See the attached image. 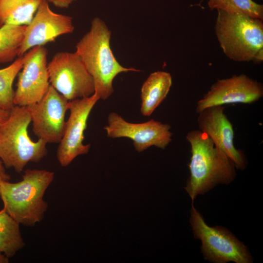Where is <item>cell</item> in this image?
Listing matches in <instances>:
<instances>
[{
  "label": "cell",
  "mask_w": 263,
  "mask_h": 263,
  "mask_svg": "<svg viewBox=\"0 0 263 263\" xmlns=\"http://www.w3.org/2000/svg\"><path fill=\"white\" fill-rule=\"evenodd\" d=\"M193 203L190 211V224L195 238L201 241L204 259L214 263H252L247 247L226 228L208 226Z\"/></svg>",
  "instance_id": "6"
},
{
  "label": "cell",
  "mask_w": 263,
  "mask_h": 263,
  "mask_svg": "<svg viewBox=\"0 0 263 263\" xmlns=\"http://www.w3.org/2000/svg\"><path fill=\"white\" fill-rule=\"evenodd\" d=\"M99 99L94 93L88 97L69 101L70 114L56 154L62 167H67L77 156L88 152L90 144H83L84 132L91 112Z\"/></svg>",
  "instance_id": "9"
},
{
  "label": "cell",
  "mask_w": 263,
  "mask_h": 263,
  "mask_svg": "<svg viewBox=\"0 0 263 263\" xmlns=\"http://www.w3.org/2000/svg\"><path fill=\"white\" fill-rule=\"evenodd\" d=\"M26 25L0 28V63L11 62L18 56Z\"/></svg>",
  "instance_id": "18"
},
{
  "label": "cell",
  "mask_w": 263,
  "mask_h": 263,
  "mask_svg": "<svg viewBox=\"0 0 263 263\" xmlns=\"http://www.w3.org/2000/svg\"><path fill=\"white\" fill-rule=\"evenodd\" d=\"M31 122L27 106L15 105L0 128V159L7 168L18 173L29 162L38 163L47 154V143L38 139L33 141L28 133Z\"/></svg>",
  "instance_id": "5"
},
{
  "label": "cell",
  "mask_w": 263,
  "mask_h": 263,
  "mask_svg": "<svg viewBox=\"0 0 263 263\" xmlns=\"http://www.w3.org/2000/svg\"><path fill=\"white\" fill-rule=\"evenodd\" d=\"M8 262L9 258L0 251V263H8Z\"/></svg>",
  "instance_id": "24"
},
{
  "label": "cell",
  "mask_w": 263,
  "mask_h": 263,
  "mask_svg": "<svg viewBox=\"0 0 263 263\" xmlns=\"http://www.w3.org/2000/svg\"><path fill=\"white\" fill-rule=\"evenodd\" d=\"M0 172L2 173L6 174L5 170L4 167V165L2 161L0 159Z\"/></svg>",
  "instance_id": "25"
},
{
  "label": "cell",
  "mask_w": 263,
  "mask_h": 263,
  "mask_svg": "<svg viewBox=\"0 0 263 263\" xmlns=\"http://www.w3.org/2000/svg\"><path fill=\"white\" fill-rule=\"evenodd\" d=\"M48 3L53 4L58 8H67L74 1L76 0H45Z\"/></svg>",
  "instance_id": "21"
},
{
  "label": "cell",
  "mask_w": 263,
  "mask_h": 263,
  "mask_svg": "<svg viewBox=\"0 0 263 263\" xmlns=\"http://www.w3.org/2000/svg\"><path fill=\"white\" fill-rule=\"evenodd\" d=\"M108 122L104 129L109 137L129 138L139 152L153 146L164 150L172 140L170 126L154 119L142 123H130L117 113L111 112Z\"/></svg>",
  "instance_id": "11"
},
{
  "label": "cell",
  "mask_w": 263,
  "mask_h": 263,
  "mask_svg": "<svg viewBox=\"0 0 263 263\" xmlns=\"http://www.w3.org/2000/svg\"><path fill=\"white\" fill-rule=\"evenodd\" d=\"M263 96V86L244 74L218 79L197 104L198 113L209 107L227 104H251Z\"/></svg>",
  "instance_id": "12"
},
{
  "label": "cell",
  "mask_w": 263,
  "mask_h": 263,
  "mask_svg": "<svg viewBox=\"0 0 263 263\" xmlns=\"http://www.w3.org/2000/svg\"><path fill=\"white\" fill-rule=\"evenodd\" d=\"M207 4L211 10H222L263 19V5L252 0H208Z\"/></svg>",
  "instance_id": "20"
},
{
  "label": "cell",
  "mask_w": 263,
  "mask_h": 263,
  "mask_svg": "<svg viewBox=\"0 0 263 263\" xmlns=\"http://www.w3.org/2000/svg\"><path fill=\"white\" fill-rule=\"evenodd\" d=\"M223 106L207 107L198 113L199 130L207 135L215 145L233 162L236 168L244 170L247 165L245 154L235 148L232 123L224 113Z\"/></svg>",
  "instance_id": "14"
},
{
  "label": "cell",
  "mask_w": 263,
  "mask_h": 263,
  "mask_svg": "<svg viewBox=\"0 0 263 263\" xmlns=\"http://www.w3.org/2000/svg\"><path fill=\"white\" fill-rule=\"evenodd\" d=\"M10 179V176L9 174H4L0 172V185L2 181H9Z\"/></svg>",
  "instance_id": "23"
},
{
  "label": "cell",
  "mask_w": 263,
  "mask_h": 263,
  "mask_svg": "<svg viewBox=\"0 0 263 263\" xmlns=\"http://www.w3.org/2000/svg\"><path fill=\"white\" fill-rule=\"evenodd\" d=\"M19 225L4 208L0 211V251L9 259L25 245Z\"/></svg>",
  "instance_id": "17"
},
{
  "label": "cell",
  "mask_w": 263,
  "mask_h": 263,
  "mask_svg": "<svg viewBox=\"0 0 263 263\" xmlns=\"http://www.w3.org/2000/svg\"><path fill=\"white\" fill-rule=\"evenodd\" d=\"M50 84L68 101L95 93L93 77L75 53L59 52L47 64Z\"/></svg>",
  "instance_id": "7"
},
{
  "label": "cell",
  "mask_w": 263,
  "mask_h": 263,
  "mask_svg": "<svg viewBox=\"0 0 263 263\" xmlns=\"http://www.w3.org/2000/svg\"><path fill=\"white\" fill-rule=\"evenodd\" d=\"M42 0H0V28L27 25Z\"/></svg>",
  "instance_id": "16"
},
{
  "label": "cell",
  "mask_w": 263,
  "mask_h": 263,
  "mask_svg": "<svg viewBox=\"0 0 263 263\" xmlns=\"http://www.w3.org/2000/svg\"><path fill=\"white\" fill-rule=\"evenodd\" d=\"M54 177L51 171L27 169L19 182L2 181L0 197L3 208L20 225L34 226L44 218L48 204L43 197Z\"/></svg>",
  "instance_id": "3"
},
{
  "label": "cell",
  "mask_w": 263,
  "mask_h": 263,
  "mask_svg": "<svg viewBox=\"0 0 263 263\" xmlns=\"http://www.w3.org/2000/svg\"><path fill=\"white\" fill-rule=\"evenodd\" d=\"M23 61V55L9 66L0 69V108L10 110L15 106L13 83L21 70Z\"/></svg>",
  "instance_id": "19"
},
{
  "label": "cell",
  "mask_w": 263,
  "mask_h": 263,
  "mask_svg": "<svg viewBox=\"0 0 263 263\" xmlns=\"http://www.w3.org/2000/svg\"><path fill=\"white\" fill-rule=\"evenodd\" d=\"M48 3L42 0L32 20L26 25L18 57L34 47L44 46L60 36L74 32L72 17L53 12Z\"/></svg>",
  "instance_id": "13"
},
{
  "label": "cell",
  "mask_w": 263,
  "mask_h": 263,
  "mask_svg": "<svg viewBox=\"0 0 263 263\" xmlns=\"http://www.w3.org/2000/svg\"><path fill=\"white\" fill-rule=\"evenodd\" d=\"M170 74L157 71L150 74L141 89L142 114L150 116L167 97L172 85Z\"/></svg>",
  "instance_id": "15"
},
{
  "label": "cell",
  "mask_w": 263,
  "mask_h": 263,
  "mask_svg": "<svg viewBox=\"0 0 263 263\" xmlns=\"http://www.w3.org/2000/svg\"><path fill=\"white\" fill-rule=\"evenodd\" d=\"M215 32L224 54L238 62L263 60V20L217 10Z\"/></svg>",
  "instance_id": "4"
},
{
  "label": "cell",
  "mask_w": 263,
  "mask_h": 263,
  "mask_svg": "<svg viewBox=\"0 0 263 263\" xmlns=\"http://www.w3.org/2000/svg\"><path fill=\"white\" fill-rule=\"evenodd\" d=\"M10 110L0 108V128L2 125L8 118L10 114Z\"/></svg>",
  "instance_id": "22"
},
{
  "label": "cell",
  "mask_w": 263,
  "mask_h": 263,
  "mask_svg": "<svg viewBox=\"0 0 263 263\" xmlns=\"http://www.w3.org/2000/svg\"><path fill=\"white\" fill-rule=\"evenodd\" d=\"M186 139L190 146L189 176L185 188L192 200L219 184L227 185L236 176L233 162L212 140L200 130L189 132Z\"/></svg>",
  "instance_id": "1"
},
{
  "label": "cell",
  "mask_w": 263,
  "mask_h": 263,
  "mask_svg": "<svg viewBox=\"0 0 263 263\" xmlns=\"http://www.w3.org/2000/svg\"><path fill=\"white\" fill-rule=\"evenodd\" d=\"M69 102L51 85L41 99L28 107L32 130L47 143H59L64 134Z\"/></svg>",
  "instance_id": "8"
},
{
  "label": "cell",
  "mask_w": 263,
  "mask_h": 263,
  "mask_svg": "<svg viewBox=\"0 0 263 263\" xmlns=\"http://www.w3.org/2000/svg\"><path fill=\"white\" fill-rule=\"evenodd\" d=\"M111 32L105 22L94 18L89 31L76 44L75 53L79 56L93 77L95 93L106 100L113 93V82L119 74L140 72L134 68L122 66L115 57L110 46Z\"/></svg>",
  "instance_id": "2"
},
{
  "label": "cell",
  "mask_w": 263,
  "mask_h": 263,
  "mask_svg": "<svg viewBox=\"0 0 263 263\" xmlns=\"http://www.w3.org/2000/svg\"><path fill=\"white\" fill-rule=\"evenodd\" d=\"M24 56L15 91V105L29 106L39 101L50 86L47 50L44 46L34 47Z\"/></svg>",
  "instance_id": "10"
}]
</instances>
